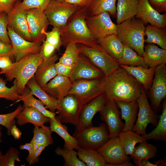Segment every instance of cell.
<instances>
[{
  "label": "cell",
  "mask_w": 166,
  "mask_h": 166,
  "mask_svg": "<svg viewBox=\"0 0 166 166\" xmlns=\"http://www.w3.org/2000/svg\"><path fill=\"white\" fill-rule=\"evenodd\" d=\"M104 93L109 99L128 102L137 100L140 95L142 85L120 66L104 77Z\"/></svg>",
  "instance_id": "obj_1"
},
{
  "label": "cell",
  "mask_w": 166,
  "mask_h": 166,
  "mask_svg": "<svg viewBox=\"0 0 166 166\" xmlns=\"http://www.w3.org/2000/svg\"><path fill=\"white\" fill-rule=\"evenodd\" d=\"M59 29L62 45L78 43L90 47L101 48L88 29L85 17L78 10L69 18L67 24Z\"/></svg>",
  "instance_id": "obj_2"
},
{
  "label": "cell",
  "mask_w": 166,
  "mask_h": 166,
  "mask_svg": "<svg viewBox=\"0 0 166 166\" xmlns=\"http://www.w3.org/2000/svg\"><path fill=\"white\" fill-rule=\"evenodd\" d=\"M43 59L39 53L28 54L19 61L13 63L11 69L5 75L7 80L17 81L19 95L23 93L28 81L33 77Z\"/></svg>",
  "instance_id": "obj_3"
},
{
  "label": "cell",
  "mask_w": 166,
  "mask_h": 166,
  "mask_svg": "<svg viewBox=\"0 0 166 166\" xmlns=\"http://www.w3.org/2000/svg\"><path fill=\"white\" fill-rule=\"evenodd\" d=\"M117 25V35L124 45L128 46L142 57L145 26L141 20L134 17Z\"/></svg>",
  "instance_id": "obj_4"
},
{
  "label": "cell",
  "mask_w": 166,
  "mask_h": 166,
  "mask_svg": "<svg viewBox=\"0 0 166 166\" xmlns=\"http://www.w3.org/2000/svg\"><path fill=\"white\" fill-rule=\"evenodd\" d=\"M73 136L81 148L97 150L110 138L107 124L101 123L99 126L92 125L75 130Z\"/></svg>",
  "instance_id": "obj_5"
},
{
  "label": "cell",
  "mask_w": 166,
  "mask_h": 166,
  "mask_svg": "<svg viewBox=\"0 0 166 166\" xmlns=\"http://www.w3.org/2000/svg\"><path fill=\"white\" fill-rule=\"evenodd\" d=\"M80 53L86 56L106 77L119 66L117 61L102 48L89 47L82 44L78 46Z\"/></svg>",
  "instance_id": "obj_6"
},
{
  "label": "cell",
  "mask_w": 166,
  "mask_h": 166,
  "mask_svg": "<svg viewBox=\"0 0 166 166\" xmlns=\"http://www.w3.org/2000/svg\"><path fill=\"white\" fill-rule=\"evenodd\" d=\"M104 77L76 81L73 82L68 94L76 96L85 104L104 93Z\"/></svg>",
  "instance_id": "obj_7"
},
{
  "label": "cell",
  "mask_w": 166,
  "mask_h": 166,
  "mask_svg": "<svg viewBox=\"0 0 166 166\" xmlns=\"http://www.w3.org/2000/svg\"><path fill=\"white\" fill-rule=\"evenodd\" d=\"M78 6L55 0H50L44 12L53 27L60 29L67 24L69 18L79 8Z\"/></svg>",
  "instance_id": "obj_8"
},
{
  "label": "cell",
  "mask_w": 166,
  "mask_h": 166,
  "mask_svg": "<svg viewBox=\"0 0 166 166\" xmlns=\"http://www.w3.org/2000/svg\"><path fill=\"white\" fill-rule=\"evenodd\" d=\"M138 105L137 118L132 130L141 136L147 133L146 130L149 124L156 126L157 124L159 116L151 108L148 100L147 93L142 87L140 97L137 100Z\"/></svg>",
  "instance_id": "obj_9"
},
{
  "label": "cell",
  "mask_w": 166,
  "mask_h": 166,
  "mask_svg": "<svg viewBox=\"0 0 166 166\" xmlns=\"http://www.w3.org/2000/svg\"><path fill=\"white\" fill-rule=\"evenodd\" d=\"M85 104L78 97L68 94L59 101L56 113L62 123L77 125L80 113Z\"/></svg>",
  "instance_id": "obj_10"
},
{
  "label": "cell",
  "mask_w": 166,
  "mask_h": 166,
  "mask_svg": "<svg viewBox=\"0 0 166 166\" xmlns=\"http://www.w3.org/2000/svg\"><path fill=\"white\" fill-rule=\"evenodd\" d=\"M107 166H132L124 153L117 137L110 138L97 150Z\"/></svg>",
  "instance_id": "obj_11"
},
{
  "label": "cell",
  "mask_w": 166,
  "mask_h": 166,
  "mask_svg": "<svg viewBox=\"0 0 166 166\" xmlns=\"http://www.w3.org/2000/svg\"><path fill=\"white\" fill-rule=\"evenodd\" d=\"M154 76L152 84L147 95L150 101L151 108L157 113L162 108L161 102L166 96L165 64L156 67Z\"/></svg>",
  "instance_id": "obj_12"
},
{
  "label": "cell",
  "mask_w": 166,
  "mask_h": 166,
  "mask_svg": "<svg viewBox=\"0 0 166 166\" xmlns=\"http://www.w3.org/2000/svg\"><path fill=\"white\" fill-rule=\"evenodd\" d=\"M110 14L105 12L85 18L87 26L96 40L110 35L117 34V25L112 22Z\"/></svg>",
  "instance_id": "obj_13"
},
{
  "label": "cell",
  "mask_w": 166,
  "mask_h": 166,
  "mask_svg": "<svg viewBox=\"0 0 166 166\" xmlns=\"http://www.w3.org/2000/svg\"><path fill=\"white\" fill-rule=\"evenodd\" d=\"M26 19L32 41L42 43L49 25L44 11L36 8L27 10Z\"/></svg>",
  "instance_id": "obj_14"
},
{
  "label": "cell",
  "mask_w": 166,
  "mask_h": 166,
  "mask_svg": "<svg viewBox=\"0 0 166 166\" xmlns=\"http://www.w3.org/2000/svg\"><path fill=\"white\" fill-rule=\"evenodd\" d=\"M99 112L101 120L108 126L110 138L117 137L122 131L124 123L121 120L120 111L116 101L109 99Z\"/></svg>",
  "instance_id": "obj_15"
},
{
  "label": "cell",
  "mask_w": 166,
  "mask_h": 166,
  "mask_svg": "<svg viewBox=\"0 0 166 166\" xmlns=\"http://www.w3.org/2000/svg\"><path fill=\"white\" fill-rule=\"evenodd\" d=\"M7 15L8 26L24 39L32 41L26 19V10L22 6L21 2L18 1L15 3Z\"/></svg>",
  "instance_id": "obj_16"
},
{
  "label": "cell",
  "mask_w": 166,
  "mask_h": 166,
  "mask_svg": "<svg viewBox=\"0 0 166 166\" xmlns=\"http://www.w3.org/2000/svg\"><path fill=\"white\" fill-rule=\"evenodd\" d=\"M7 30L16 62L28 54L39 53L42 43L26 40L8 26Z\"/></svg>",
  "instance_id": "obj_17"
},
{
  "label": "cell",
  "mask_w": 166,
  "mask_h": 166,
  "mask_svg": "<svg viewBox=\"0 0 166 166\" xmlns=\"http://www.w3.org/2000/svg\"><path fill=\"white\" fill-rule=\"evenodd\" d=\"M109 100L104 93L84 105L75 130H78L92 125V120L94 116L102 109Z\"/></svg>",
  "instance_id": "obj_18"
},
{
  "label": "cell",
  "mask_w": 166,
  "mask_h": 166,
  "mask_svg": "<svg viewBox=\"0 0 166 166\" xmlns=\"http://www.w3.org/2000/svg\"><path fill=\"white\" fill-rule=\"evenodd\" d=\"M135 18L141 20L145 26L150 25L165 28L166 14H161L149 4L148 0H138L137 13Z\"/></svg>",
  "instance_id": "obj_19"
},
{
  "label": "cell",
  "mask_w": 166,
  "mask_h": 166,
  "mask_svg": "<svg viewBox=\"0 0 166 166\" xmlns=\"http://www.w3.org/2000/svg\"><path fill=\"white\" fill-rule=\"evenodd\" d=\"M104 76L101 70L91 64L89 59L80 57L74 66L69 78L73 82L81 79H97Z\"/></svg>",
  "instance_id": "obj_20"
},
{
  "label": "cell",
  "mask_w": 166,
  "mask_h": 166,
  "mask_svg": "<svg viewBox=\"0 0 166 166\" xmlns=\"http://www.w3.org/2000/svg\"><path fill=\"white\" fill-rule=\"evenodd\" d=\"M117 0H85L83 5L78 10L85 17L108 12L113 16H116Z\"/></svg>",
  "instance_id": "obj_21"
},
{
  "label": "cell",
  "mask_w": 166,
  "mask_h": 166,
  "mask_svg": "<svg viewBox=\"0 0 166 166\" xmlns=\"http://www.w3.org/2000/svg\"><path fill=\"white\" fill-rule=\"evenodd\" d=\"M73 84L69 77L57 75L42 89L59 101L68 95Z\"/></svg>",
  "instance_id": "obj_22"
},
{
  "label": "cell",
  "mask_w": 166,
  "mask_h": 166,
  "mask_svg": "<svg viewBox=\"0 0 166 166\" xmlns=\"http://www.w3.org/2000/svg\"><path fill=\"white\" fill-rule=\"evenodd\" d=\"M58 58V55L55 53L50 57L43 60L38 66L34 77L42 88L57 75L55 65Z\"/></svg>",
  "instance_id": "obj_23"
},
{
  "label": "cell",
  "mask_w": 166,
  "mask_h": 166,
  "mask_svg": "<svg viewBox=\"0 0 166 166\" xmlns=\"http://www.w3.org/2000/svg\"><path fill=\"white\" fill-rule=\"evenodd\" d=\"M16 122L19 126L28 123L35 127H41L49 122L50 118L45 116L38 109L33 107H25L16 116Z\"/></svg>",
  "instance_id": "obj_24"
},
{
  "label": "cell",
  "mask_w": 166,
  "mask_h": 166,
  "mask_svg": "<svg viewBox=\"0 0 166 166\" xmlns=\"http://www.w3.org/2000/svg\"><path fill=\"white\" fill-rule=\"evenodd\" d=\"M115 101L120 109L121 119L124 121L122 131L132 130L138 113V105L137 100L128 102Z\"/></svg>",
  "instance_id": "obj_25"
},
{
  "label": "cell",
  "mask_w": 166,
  "mask_h": 166,
  "mask_svg": "<svg viewBox=\"0 0 166 166\" xmlns=\"http://www.w3.org/2000/svg\"><path fill=\"white\" fill-rule=\"evenodd\" d=\"M132 75L140 83L147 93L153 81L156 67H144L119 65Z\"/></svg>",
  "instance_id": "obj_26"
},
{
  "label": "cell",
  "mask_w": 166,
  "mask_h": 166,
  "mask_svg": "<svg viewBox=\"0 0 166 166\" xmlns=\"http://www.w3.org/2000/svg\"><path fill=\"white\" fill-rule=\"evenodd\" d=\"M148 67H156L166 63V50L154 44H148L144 46L142 55Z\"/></svg>",
  "instance_id": "obj_27"
},
{
  "label": "cell",
  "mask_w": 166,
  "mask_h": 166,
  "mask_svg": "<svg viewBox=\"0 0 166 166\" xmlns=\"http://www.w3.org/2000/svg\"><path fill=\"white\" fill-rule=\"evenodd\" d=\"M32 94L38 97L44 104L45 108L55 112L58 108L59 101L53 97L41 87L35 81L34 76L27 82L26 85Z\"/></svg>",
  "instance_id": "obj_28"
},
{
  "label": "cell",
  "mask_w": 166,
  "mask_h": 166,
  "mask_svg": "<svg viewBox=\"0 0 166 166\" xmlns=\"http://www.w3.org/2000/svg\"><path fill=\"white\" fill-rule=\"evenodd\" d=\"M49 123L51 132L57 134L64 140V148L77 150L80 147L77 139L69 134L67 127L61 122L58 116L50 118Z\"/></svg>",
  "instance_id": "obj_29"
},
{
  "label": "cell",
  "mask_w": 166,
  "mask_h": 166,
  "mask_svg": "<svg viewBox=\"0 0 166 166\" xmlns=\"http://www.w3.org/2000/svg\"><path fill=\"white\" fill-rule=\"evenodd\" d=\"M101 47L117 60L123 54L124 45L117 34H112L97 40Z\"/></svg>",
  "instance_id": "obj_30"
},
{
  "label": "cell",
  "mask_w": 166,
  "mask_h": 166,
  "mask_svg": "<svg viewBox=\"0 0 166 166\" xmlns=\"http://www.w3.org/2000/svg\"><path fill=\"white\" fill-rule=\"evenodd\" d=\"M138 0H117L116 6L117 23L134 17L137 13Z\"/></svg>",
  "instance_id": "obj_31"
},
{
  "label": "cell",
  "mask_w": 166,
  "mask_h": 166,
  "mask_svg": "<svg viewBox=\"0 0 166 166\" xmlns=\"http://www.w3.org/2000/svg\"><path fill=\"white\" fill-rule=\"evenodd\" d=\"M22 101L23 103L22 105L25 107H33L40 111L45 116L50 118H54L56 116V112H52L47 109L43 102L40 100L35 98L31 91L26 86L21 95H20L17 103Z\"/></svg>",
  "instance_id": "obj_32"
},
{
  "label": "cell",
  "mask_w": 166,
  "mask_h": 166,
  "mask_svg": "<svg viewBox=\"0 0 166 166\" xmlns=\"http://www.w3.org/2000/svg\"><path fill=\"white\" fill-rule=\"evenodd\" d=\"M125 155L131 156L137 143L146 141L143 136L132 130L122 131L117 136Z\"/></svg>",
  "instance_id": "obj_33"
},
{
  "label": "cell",
  "mask_w": 166,
  "mask_h": 166,
  "mask_svg": "<svg viewBox=\"0 0 166 166\" xmlns=\"http://www.w3.org/2000/svg\"><path fill=\"white\" fill-rule=\"evenodd\" d=\"M162 113L155 128L149 133L142 136L147 140L152 139L156 140L166 141V101L164 100L162 105Z\"/></svg>",
  "instance_id": "obj_34"
},
{
  "label": "cell",
  "mask_w": 166,
  "mask_h": 166,
  "mask_svg": "<svg viewBox=\"0 0 166 166\" xmlns=\"http://www.w3.org/2000/svg\"><path fill=\"white\" fill-rule=\"evenodd\" d=\"M33 132V136L30 142L33 146L34 152L40 146L43 145L46 147L53 144L52 132L50 127L44 125L41 127H35Z\"/></svg>",
  "instance_id": "obj_35"
},
{
  "label": "cell",
  "mask_w": 166,
  "mask_h": 166,
  "mask_svg": "<svg viewBox=\"0 0 166 166\" xmlns=\"http://www.w3.org/2000/svg\"><path fill=\"white\" fill-rule=\"evenodd\" d=\"M147 38L145 42L148 44H156L161 48L166 50V30L165 28L159 27L148 24L145 27Z\"/></svg>",
  "instance_id": "obj_36"
},
{
  "label": "cell",
  "mask_w": 166,
  "mask_h": 166,
  "mask_svg": "<svg viewBox=\"0 0 166 166\" xmlns=\"http://www.w3.org/2000/svg\"><path fill=\"white\" fill-rule=\"evenodd\" d=\"M77 156L87 166H106L107 164L96 150L80 147Z\"/></svg>",
  "instance_id": "obj_37"
},
{
  "label": "cell",
  "mask_w": 166,
  "mask_h": 166,
  "mask_svg": "<svg viewBox=\"0 0 166 166\" xmlns=\"http://www.w3.org/2000/svg\"><path fill=\"white\" fill-rule=\"evenodd\" d=\"M157 151V149L155 146L146 141L135 147L130 156L134 161L148 160L155 157Z\"/></svg>",
  "instance_id": "obj_38"
},
{
  "label": "cell",
  "mask_w": 166,
  "mask_h": 166,
  "mask_svg": "<svg viewBox=\"0 0 166 166\" xmlns=\"http://www.w3.org/2000/svg\"><path fill=\"white\" fill-rule=\"evenodd\" d=\"M117 61L119 65L148 67L143 57L139 55L134 50L126 45H124L122 55Z\"/></svg>",
  "instance_id": "obj_39"
},
{
  "label": "cell",
  "mask_w": 166,
  "mask_h": 166,
  "mask_svg": "<svg viewBox=\"0 0 166 166\" xmlns=\"http://www.w3.org/2000/svg\"><path fill=\"white\" fill-rule=\"evenodd\" d=\"M78 46L75 43H70L66 46L64 53L59 59V62L69 66H74L80 57Z\"/></svg>",
  "instance_id": "obj_40"
},
{
  "label": "cell",
  "mask_w": 166,
  "mask_h": 166,
  "mask_svg": "<svg viewBox=\"0 0 166 166\" xmlns=\"http://www.w3.org/2000/svg\"><path fill=\"white\" fill-rule=\"evenodd\" d=\"M55 152L57 155L61 156L64 160V166H86V164L77 157V152L74 149H68L57 147Z\"/></svg>",
  "instance_id": "obj_41"
},
{
  "label": "cell",
  "mask_w": 166,
  "mask_h": 166,
  "mask_svg": "<svg viewBox=\"0 0 166 166\" xmlns=\"http://www.w3.org/2000/svg\"><path fill=\"white\" fill-rule=\"evenodd\" d=\"M6 82L0 77V98L11 101L18 100L19 95L17 90V83L15 79L13 86L10 88L6 85Z\"/></svg>",
  "instance_id": "obj_42"
},
{
  "label": "cell",
  "mask_w": 166,
  "mask_h": 166,
  "mask_svg": "<svg viewBox=\"0 0 166 166\" xmlns=\"http://www.w3.org/2000/svg\"><path fill=\"white\" fill-rule=\"evenodd\" d=\"M24 108L20 105L14 111L5 114H0V125L5 127L7 130L8 135H10V129L13 125L15 124V119L16 116Z\"/></svg>",
  "instance_id": "obj_43"
},
{
  "label": "cell",
  "mask_w": 166,
  "mask_h": 166,
  "mask_svg": "<svg viewBox=\"0 0 166 166\" xmlns=\"http://www.w3.org/2000/svg\"><path fill=\"white\" fill-rule=\"evenodd\" d=\"M20 152L14 148L11 147L6 153L0 158V166H14L16 161L20 162Z\"/></svg>",
  "instance_id": "obj_44"
},
{
  "label": "cell",
  "mask_w": 166,
  "mask_h": 166,
  "mask_svg": "<svg viewBox=\"0 0 166 166\" xmlns=\"http://www.w3.org/2000/svg\"><path fill=\"white\" fill-rule=\"evenodd\" d=\"M45 40L53 46L57 51L59 50L62 43L59 29L53 27L51 31H45L44 33Z\"/></svg>",
  "instance_id": "obj_45"
},
{
  "label": "cell",
  "mask_w": 166,
  "mask_h": 166,
  "mask_svg": "<svg viewBox=\"0 0 166 166\" xmlns=\"http://www.w3.org/2000/svg\"><path fill=\"white\" fill-rule=\"evenodd\" d=\"M8 15L4 12L0 15V40L12 45L8 33Z\"/></svg>",
  "instance_id": "obj_46"
},
{
  "label": "cell",
  "mask_w": 166,
  "mask_h": 166,
  "mask_svg": "<svg viewBox=\"0 0 166 166\" xmlns=\"http://www.w3.org/2000/svg\"><path fill=\"white\" fill-rule=\"evenodd\" d=\"M50 0H23L21 4L25 10L36 8L44 11L48 6Z\"/></svg>",
  "instance_id": "obj_47"
},
{
  "label": "cell",
  "mask_w": 166,
  "mask_h": 166,
  "mask_svg": "<svg viewBox=\"0 0 166 166\" xmlns=\"http://www.w3.org/2000/svg\"><path fill=\"white\" fill-rule=\"evenodd\" d=\"M56 48L45 40L41 45L39 53L43 60L48 59L56 53Z\"/></svg>",
  "instance_id": "obj_48"
},
{
  "label": "cell",
  "mask_w": 166,
  "mask_h": 166,
  "mask_svg": "<svg viewBox=\"0 0 166 166\" xmlns=\"http://www.w3.org/2000/svg\"><path fill=\"white\" fill-rule=\"evenodd\" d=\"M55 67L57 75L69 78L74 66L66 65L58 61L56 63Z\"/></svg>",
  "instance_id": "obj_49"
},
{
  "label": "cell",
  "mask_w": 166,
  "mask_h": 166,
  "mask_svg": "<svg viewBox=\"0 0 166 166\" xmlns=\"http://www.w3.org/2000/svg\"><path fill=\"white\" fill-rule=\"evenodd\" d=\"M13 65L8 56H5L0 57V74H5L12 68Z\"/></svg>",
  "instance_id": "obj_50"
},
{
  "label": "cell",
  "mask_w": 166,
  "mask_h": 166,
  "mask_svg": "<svg viewBox=\"0 0 166 166\" xmlns=\"http://www.w3.org/2000/svg\"><path fill=\"white\" fill-rule=\"evenodd\" d=\"M46 147V146L43 145L40 146L31 155H28L26 158V160L30 165L39 162V156Z\"/></svg>",
  "instance_id": "obj_51"
},
{
  "label": "cell",
  "mask_w": 166,
  "mask_h": 166,
  "mask_svg": "<svg viewBox=\"0 0 166 166\" xmlns=\"http://www.w3.org/2000/svg\"><path fill=\"white\" fill-rule=\"evenodd\" d=\"M152 7L160 13L166 11V0H148Z\"/></svg>",
  "instance_id": "obj_52"
},
{
  "label": "cell",
  "mask_w": 166,
  "mask_h": 166,
  "mask_svg": "<svg viewBox=\"0 0 166 166\" xmlns=\"http://www.w3.org/2000/svg\"><path fill=\"white\" fill-rule=\"evenodd\" d=\"M5 56H14L12 47L0 40V57Z\"/></svg>",
  "instance_id": "obj_53"
},
{
  "label": "cell",
  "mask_w": 166,
  "mask_h": 166,
  "mask_svg": "<svg viewBox=\"0 0 166 166\" xmlns=\"http://www.w3.org/2000/svg\"><path fill=\"white\" fill-rule=\"evenodd\" d=\"M16 0H0V7L8 14L13 9Z\"/></svg>",
  "instance_id": "obj_54"
},
{
  "label": "cell",
  "mask_w": 166,
  "mask_h": 166,
  "mask_svg": "<svg viewBox=\"0 0 166 166\" xmlns=\"http://www.w3.org/2000/svg\"><path fill=\"white\" fill-rule=\"evenodd\" d=\"M134 162L135 164L138 166H163L166 165V163L164 161V160H159L154 164L151 163L148 159Z\"/></svg>",
  "instance_id": "obj_55"
},
{
  "label": "cell",
  "mask_w": 166,
  "mask_h": 166,
  "mask_svg": "<svg viewBox=\"0 0 166 166\" xmlns=\"http://www.w3.org/2000/svg\"><path fill=\"white\" fill-rule=\"evenodd\" d=\"M22 135V132L14 124L10 129V135L12 136L15 140H19L21 138Z\"/></svg>",
  "instance_id": "obj_56"
},
{
  "label": "cell",
  "mask_w": 166,
  "mask_h": 166,
  "mask_svg": "<svg viewBox=\"0 0 166 166\" xmlns=\"http://www.w3.org/2000/svg\"><path fill=\"white\" fill-rule=\"evenodd\" d=\"M20 150H26L29 152L28 155H31L34 152L33 146L31 143H26L23 145H21L19 147Z\"/></svg>",
  "instance_id": "obj_57"
},
{
  "label": "cell",
  "mask_w": 166,
  "mask_h": 166,
  "mask_svg": "<svg viewBox=\"0 0 166 166\" xmlns=\"http://www.w3.org/2000/svg\"><path fill=\"white\" fill-rule=\"evenodd\" d=\"M85 1V0H64L63 2L81 7L83 5Z\"/></svg>",
  "instance_id": "obj_58"
},
{
  "label": "cell",
  "mask_w": 166,
  "mask_h": 166,
  "mask_svg": "<svg viewBox=\"0 0 166 166\" xmlns=\"http://www.w3.org/2000/svg\"><path fill=\"white\" fill-rule=\"evenodd\" d=\"M2 134L1 131H0V143L2 142ZM2 154V153L1 151L0 150V158L1 157Z\"/></svg>",
  "instance_id": "obj_59"
},
{
  "label": "cell",
  "mask_w": 166,
  "mask_h": 166,
  "mask_svg": "<svg viewBox=\"0 0 166 166\" xmlns=\"http://www.w3.org/2000/svg\"><path fill=\"white\" fill-rule=\"evenodd\" d=\"M4 11L0 7V15L3 13H4Z\"/></svg>",
  "instance_id": "obj_60"
},
{
  "label": "cell",
  "mask_w": 166,
  "mask_h": 166,
  "mask_svg": "<svg viewBox=\"0 0 166 166\" xmlns=\"http://www.w3.org/2000/svg\"><path fill=\"white\" fill-rule=\"evenodd\" d=\"M57 1L60 2H63L64 0H55Z\"/></svg>",
  "instance_id": "obj_61"
},
{
  "label": "cell",
  "mask_w": 166,
  "mask_h": 166,
  "mask_svg": "<svg viewBox=\"0 0 166 166\" xmlns=\"http://www.w3.org/2000/svg\"><path fill=\"white\" fill-rule=\"evenodd\" d=\"M1 130H2V128L1 126H0V131H1Z\"/></svg>",
  "instance_id": "obj_62"
}]
</instances>
